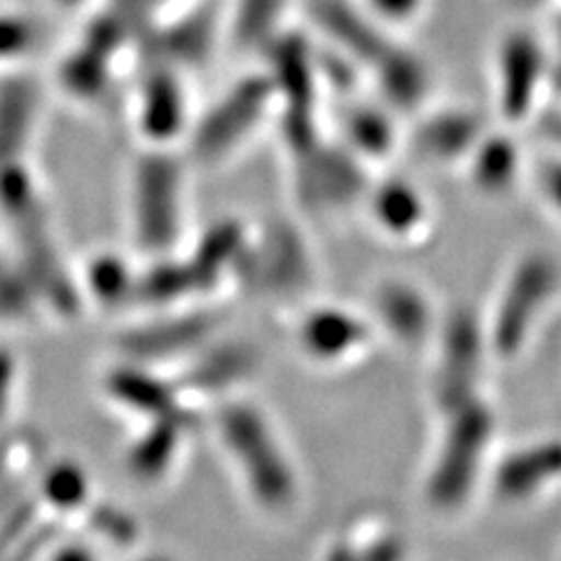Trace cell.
I'll return each instance as SVG.
<instances>
[{"label": "cell", "mask_w": 561, "mask_h": 561, "mask_svg": "<svg viewBox=\"0 0 561 561\" xmlns=\"http://www.w3.org/2000/svg\"><path fill=\"white\" fill-rule=\"evenodd\" d=\"M311 10L316 24L346 51L348 59L377 66L393 49L370 16L360 14L344 0H313Z\"/></svg>", "instance_id": "8fae6325"}, {"label": "cell", "mask_w": 561, "mask_h": 561, "mask_svg": "<svg viewBox=\"0 0 561 561\" xmlns=\"http://www.w3.org/2000/svg\"><path fill=\"white\" fill-rule=\"evenodd\" d=\"M542 82L540 47L529 33H513L499 57V105L501 115L522 122L531 113Z\"/></svg>", "instance_id": "52a82bcc"}, {"label": "cell", "mask_w": 561, "mask_h": 561, "mask_svg": "<svg viewBox=\"0 0 561 561\" xmlns=\"http://www.w3.org/2000/svg\"><path fill=\"white\" fill-rule=\"evenodd\" d=\"M243 257V230L237 222H218L204 234L190 267L195 270L202 288H210L220 274Z\"/></svg>", "instance_id": "7402d4cb"}, {"label": "cell", "mask_w": 561, "mask_h": 561, "mask_svg": "<svg viewBox=\"0 0 561 561\" xmlns=\"http://www.w3.org/2000/svg\"><path fill=\"white\" fill-rule=\"evenodd\" d=\"M38 111V90L28 78L0 82V167L20 162Z\"/></svg>", "instance_id": "2e32d148"}, {"label": "cell", "mask_w": 561, "mask_h": 561, "mask_svg": "<svg viewBox=\"0 0 561 561\" xmlns=\"http://www.w3.org/2000/svg\"><path fill=\"white\" fill-rule=\"evenodd\" d=\"M540 187L542 195L554 206V210L561 214V162H548L540 171Z\"/></svg>", "instance_id": "e575fe53"}, {"label": "cell", "mask_w": 561, "mask_h": 561, "mask_svg": "<svg viewBox=\"0 0 561 561\" xmlns=\"http://www.w3.org/2000/svg\"><path fill=\"white\" fill-rule=\"evenodd\" d=\"M152 561H162V559H152Z\"/></svg>", "instance_id": "60d3db41"}, {"label": "cell", "mask_w": 561, "mask_h": 561, "mask_svg": "<svg viewBox=\"0 0 561 561\" xmlns=\"http://www.w3.org/2000/svg\"><path fill=\"white\" fill-rule=\"evenodd\" d=\"M210 328H214V323H210V319L204 313L175 316V319L169 321H157L131 330L129 335L122 340V346H125L127 354L136 358H173L199 346L206 340Z\"/></svg>", "instance_id": "4fadbf2b"}, {"label": "cell", "mask_w": 561, "mask_h": 561, "mask_svg": "<svg viewBox=\"0 0 561 561\" xmlns=\"http://www.w3.org/2000/svg\"><path fill=\"white\" fill-rule=\"evenodd\" d=\"M561 482V440H540L511 451L494 472V489L503 501L522 503Z\"/></svg>", "instance_id": "ba28073f"}, {"label": "cell", "mask_w": 561, "mask_h": 561, "mask_svg": "<svg viewBox=\"0 0 561 561\" xmlns=\"http://www.w3.org/2000/svg\"><path fill=\"white\" fill-rule=\"evenodd\" d=\"M300 243L302 241L288 227H278L267 239L265 251L257 255L260 262H253V274L260 278L257 284L270 290L302 286L307 276V255Z\"/></svg>", "instance_id": "d6986e66"}, {"label": "cell", "mask_w": 561, "mask_h": 561, "mask_svg": "<svg viewBox=\"0 0 561 561\" xmlns=\"http://www.w3.org/2000/svg\"><path fill=\"white\" fill-rule=\"evenodd\" d=\"M57 3H61V5H80L82 0H57Z\"/></svg>", "instance_id": "f35d334b"}, {"label": "cell", "mask_w": 561, "mask_h": 561, "mask_svg": "<svg viewBox=\"0 0 561 561\" xmlns=\"http://www.w3.org/2000/svg\"><path fill=\"white\" fill-rule=\"evenodd\" d=\"M87 491L90 489H87L84 472L73 463H57L55 468H49L43 480V496L59 511L82 505Z\"/></svg>", "instance_id": "4dcf8cb0"}, {"label": "cell", "mask_w": 561, "mask_h": 561, "mask_svg": "<svg viewBox=\"0 0 561 561\" xmlns=\"http://www.w3.org/2000/svg\"><path fill=\"white\" fill-rule=\"evenodd\" d=\"M274 94L270 76H251L234 84L199 125L195 136L197 154L204 160H218L230 152L265 115Z\"/></svg>", "instance_id": "5b68a950"}, {"label": "cell", "mask_w": 561, "mask_h": 561, "mask_svg": "<svg viewBox=\"0 0 561 561\" xmlns=\"http://www.w3.org/2000/svg\"><path fill=\"white\" fill-rule=\"evenodd\" d=\"M373 216L386 234L396 239L414 237L428 220L421 192L405 181H386L373 195Z\"/></svg>", "instance_id": "ac0fdd59"}, {"label": "cell", "mask_w": 561, "mask_h": 561, "mask_svg": "<svg viewBox=\"0 0 561 561\" xmlns=\"http://www.w3.org/2000/svg\"><path fill=\"white\" fill-rule=\"evenodd\" d=\"M49 561H96L94 552L84 546H64Z\"/></svg>", "instance_id": "74e56055"}, {"label": "cell", "mask_w": 561, "mask_h": 561, "mask_svg": "<svg viewBox=\"0 0 561 561\" xmlns=\"http://www.w3.org/2000/svg\"><path fill=\"white\" fill-rule=\"evenodd\" d=\"M31 290L38 293L31 278L0 272V319H20V316H24L33 305Z\"/></svg>", "instance_id": "1f68e13d"}, {"label": "cell", "mask_w": 561, "mask_h": 561, "mask_svg": "<svg viewBox=\"0 0 561 561\" xmlns=\"http://www.w3.org/2000/svg\"><path fill=\"white\" fill-rule=\"evenodd\" d=\"M370 10L389 22H410L424 5V0H367Z\"/></svg>", "instance_id": "836d02e7"}, {"label": "cell", "mask_w": 561, "mask_h": 561, "mask_svg": "<svg viewBox=\"0 0 561 561\" xmlns=\"http://www.w3.org/2000/svg\"><path fill=\"white\" fill-rule=\"evenodd\" d=\"M136 237L146 251L164 253L181 230V169L167 154H148L134 181Z\"/></svg>", "instance_id": "277c9868"}, {"label": "cell", "mask_w": 561, "mask_h": 561, "mask_svg": "<svg viewBox=\"0 0 561 561\" xmlns=\"http://www.w3.org/2000/svg\"><path fill=\"white\" fill-rule=\"evenodd\" d=\"M559 265L542 253L526 255L505 280L486 340L501 358H515L559 288Z\"/></svg>", "instance_id": "3957f363"}, {"label": "cell", "mask_w": 561, "mask_h": 561, "mask_svg": "<svg viewBox=\"0 0 561 561\" xmlns=\"http://www.w3.org/2000/svg\"><path fill=\"white\" fill-rule=\"evenodd\" d=\"M216 22L208 10L192 12L183 20L160 31L150 33L146 38L148 51L162 64H181V66H197L202 64L210 45H214Z\"/></svg>", "instance_id": "9a60e30c"}, {"label": "cell", "mask_w": 561, "mask_h": 561, "mask_svg": "<svg viewBox=\"0 0 561 561\" xmlns=\"http://www.w3.org/2000/svg\"><path fill=\"white\" fill-rule=\"evenodd\" d=\"M375 309L379 316V323L402 344L419 346L431 335V302L426 300L424 293L410 284V280L393 278L381 284L377 290Z\"/></svg>", "instance_id": "7c38bea8"}, {"label": "cell", "mask_w": 561, "mask_h": 561, "mask_svg": "<svg viewBox=\"0 0 561 561\" xmlns=\"http://www.w3.org/2000/svg\"><path fill=\"white\" fill-rule=\"evenodd\" d=\"M346 136L354 152L375 157V160L389 154L393 148L391 119L375 108H367V105H358L348 113Z\"/></svg>", "instance_id": "83f0119b"}, {"label": "cell", "mask_w": 561, "mask_h": 561, "mask_svg": "<svg viewBox=\"0 0 561 561\" xmlns=\"http://www.w3.org/2000/svg\"><path fill=\"white\" fill-rule=\"evenodd\" d=\"M440 410L445 431L426 480V499L435 511L456 513L480 480L486 449L494 437V412L480 393Z\"/></svg>", "instance_id": "7a4b0ae2"}, {"label": "cell", "mask_w": 561, "mask_h": 561, "mask_svg": "<svg viewBox=\"0 0 561 561\" xmlns=\"http://www.w3.org/2000/svg\"><path fill=\"white\" fill-rule=\"evenodd\" d=\"M300 195L313 208H340L365 185V175L346 152L321 148L300 157Z\"/></svg>", "instance_id": "9c48e42d"}, {"label": "cell", "mask_w": 561, "mask_h": 561, "mask_svg": "<svg viewBox=\"0 0 561 561\" xmlns=\"http://www.w3.org/2000/svg\"><path fill=\"white\" fill-rule=\"evenodd\" d=\"M218 431L257 505L274 515L290 511L300 484L270 419L251 402L237 400L218 414Z\"/></svg>", "instance_id": "6da1fadb"}, {"label": "cell", "mask_w": 561, "mask_h": 561, "mask_svg": "<svg viewBox=\"0 0 561 561\" xmlns=\"http://www.w3.org/2000/svg\"><path fill=\"white\" fill-rule=\"evenodd\" d=\"M87 284L103 305H117L136 293V278L125 262L115 255H101L92 260L90 270H87Z\"/></svg>", "instance_id": "f546056e"}, {"label": "cell", "mask_w": 561, "mask_h": 561, "mask_svg": "<svg viewBox=\"0 0 561 561\" xmlns=\"http://www.w3.org/2000/svg\"><path fill=\"white\" fill-rule=\"evenodd\" d=\"M108 391L122 405L134 408L154 419H175L187 424L179 396L167 389L162 381L131 370V367H122V370H115L108 377Z\"/></svg>", "instance_id": "ffe728a7"}, {"label": "cell", "mask_w": 561, "mask_h": 561, "mask_svg": "<svg viewBox=\"0 0 561 561\" xmlns=\"http://www.w3.org/2000/svg\"><path fill=\"white\" fill-rule=\"evenodd\" d=\"M253 365L255 356L249 348L239 344H227L210 351L204 360H199L187 383L195 391H220L241 381L243 377H249Z\"/></svg>", "instance_id": "d4e9b609"}, {"label": "cell", "mask_w": 561, "mask_h": 561, "mask_svg": "<svg viewBox=\"0 0 561 561\" xmlns=\"http://www.w3.org/2000/svg\"><path fill=\"white\" fill-rule=\"evenodd\" d=\"M470 175L486 195H503L517 179L519 152L507 136H482L470 152Z\"/></svg>", "instance_id": "44dd1931"}, {"label": "cell", "mask_w": 561, "mask_h": 561, "mask_svg": "<svg viewBox=\"0 0 561 561\" xmlns=\"http://www.w3.org/2000/svg\"><path fill=\"white\" fill-rule=\"evenodd\" d=\"M162 3H164V0H115V5L122 12H127L131 20H136L138 24L144 22V16H146L148 10H154L157 5H162Z\"/></svg>", "instance_id": "8d00e7d4"}, {"label": "cell", "mask_w": 561, "mask_h": 561, "mask_svg": "<svg viewBox=\"0 0 561 561\" xmlns=\"http://www.w3.org/2000/svg\"><path fill=\"white\" fill-rule=\"evenodd\" d=\"M33 45V26L14 14H0V59L20 57Z\"/></svg>", "instance_id": "d6a6232c"}, {"label": "cell", "mask_w": 561, "mask_h": 561, "mask_svg": "<svg viewBox=\"0 0 561 561\" xmlns=\"http://www.w3.org/2000/svg\"><path fill=\"white\" fill-rule=\"evenodd\" d=\"M187 424L175 419H154L152 431H148L134 445L129 454V470L144 480H154L167 472L175 449H179L181 433Z\"/></svg>", "instance_id": "cb8c5ba5"}, {"label": "cell", "mask_w": 561, "mask_h": 561, "mask_svg": "<svg viewBox=\"0 0 561 561\" xmlns=\"http://www.w3.org/2000/svg\"><path fill=\"white\" fill-rule=\"evenodd\" d=\"M381 90L398 108H414L424 101L428 90V73L424 64L414 59L408 51L393 47L379 64Z\"/></svg>", "instance_id": "603a6c76"}, {"label": "cell", "mask_w": 561, "mask_h": 561, "mask_svg": "<svg viewBox=\"0 0 561 561\" xmlns=\"http://www.w3.org/2000/svg\"><path fill=\"white\" fill-rule=\"evenodd\" d=\"M286 0H237L234 35L245 47H257L272 38Z\"/></svg>", "instance_id": "f1b7e54d"}, {"label": "cell", "mask_w": 561, "mask_h": 561, "mask_svg": "<svg viewBox=\"0 0 561 561\" xmlns=\"http://www.w3.org/2000/svg\"><path fill=\"white\" fill-rule=\"evenodd\" d=\"M559 43H561V24H559Z\"/></svg>", "instance_id": "ab89813d"}, {"label": "cell", "mask_w": 561, "mask_h": 561, "mask_svg": "<svg viewBox=\"0 0 561 561\" xmlns=\"http://www.w3.org/2000/svg\"><path fill=\"white\" fill-rule=\"evenodd\" d=\"M370 340V328L360 316L342 307H321L305 316L300 344L319 363H342L358 356Z\"/></svg>", "instance_id": "30bf717a"}, {"label": "cell", "mask_w": 561, "mask_h": 561, "mask_svg": "<svg viewBox=\"0 0 561 561\" xmlns=\"http://www.w3.org/2000/svg\"><path fill=\"white\" fill-rule=\"evenodd\" d=\"M185 119V99L179 78L164 64H157L140 96V127L152 140H171Z\"/></svg>", "instance_id": "5bb4252c"}, {"label": "cell", "mask_w": 561, "mask_h": 561, "mask_svg": "<svg viewBox=\"0 0 561 561\" xmlns=\"http://www.w3.org/2000/svg\"><path fill=\"white\" fill-rule=\"evenodd\" d=\"M12 381H14V365L8 351H0V416L5 414L8 402L12 396Z\"/></svg>", "instance_id": "d590c367"}, {"label": "cell", "mask_w": 561, "mask_h": 561, "mask_svg": "<svg viewBox=\"0 0 561 561\" xmlns=\"http://www.w3.org/2000/svg\"><path fill=\"white\" fill-rule=\"evenodd\" d=\"M111 61L113 57L82 43L61 64V82L73 96L96 99L105 90V84H108Z\"/></svg>", "instance_id": "484cf974"}, {"label": "cell", "mask_w": 561, "mask_h": 561, "mask_svg": "<svg viewBox=\"0 0 561 561\" xmlns=\"http://www.w3.org/2000/svg\"><path fill=\"white\" fill-rule=\"evenodd\" d=\"M486 351L480 321L468 309L454 311L440 332L435 396L440 408L478 393V377Z\"/></svg>", "instance_id": "8992f818"}, {"label": "cell", "mask_w": 561, "mask_h": 561, "mask_svg": "<svg viewBox=\"0 0 561 561\" xmlns=\"http://www.w3.org/2000/svg\"><path fill=\"white\" fill-rule=\"evenodd\" d=\"M482 138L478 115L468 111H445L428 117L416 131V148L433 160L449 162L468 157Z\"/></svg>", "instance_id": "e0dca14e"}, {"label": "cell", "mask_w": 561, "mask_h": 561, "mask_svg": "<svg viewBox=\"0 0 561 561\" xmlns=\"http://www.w3.org/2000/svg\"><path fill=\"white\" fill-rule=\"evenodd\" d=\"M195 290L202 284L190 262H160L136 280V295L148 305H169Z\"/></svg>", "instance_id": "4316f807"}]
</instances>
